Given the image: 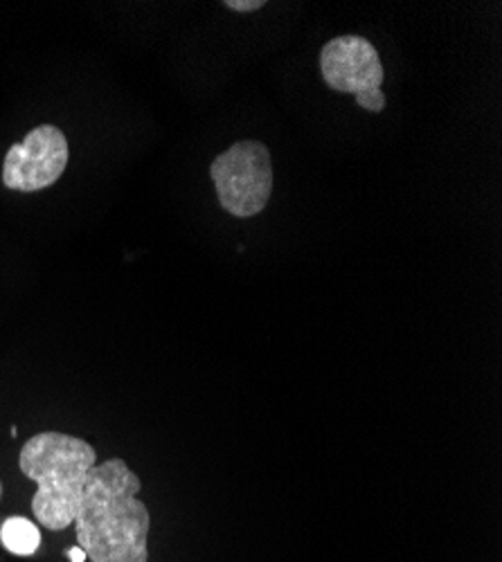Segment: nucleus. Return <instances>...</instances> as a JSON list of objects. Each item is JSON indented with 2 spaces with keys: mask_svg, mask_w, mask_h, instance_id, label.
<instances>
[{
  "mask_svg": "<svg viewBox=\"0 0 502 562\" xmlns=\"http://www.w3.org/2000/svg\"><path fill=\"white\" fill-rule=\"evenodd\" d=\"M321 72L332 90L354 95L362 111H386V68L375 43L365 36L345 34L327 41L321 50Z\"/></svg>",
  "mask_w": 502,
  "mask_h": 562,
  "instance_id": "4",
  "label": "nucleus"
},
{
  "mask_svg": "<svg viewBox=\"0 0 502 562\" xmlns=\"http://www.w3.org/2000/svg\"><path fill=\"white\" fill-rule=\"evenodd\" d=\"M0 493H3V488H0Z\"/></svg>",
  "mask_w": 502,
  "mask_h": 562,
  "instance_id": "9",
  "label": "nucleus"
},
{
  "mask_svg": "<svg viewBox=\"0 0 502 562\" xmlns=\"http://www.w3.org/2000/svg\"><path fill=\"white\" fill-rule=\"evenodd\" d=\"M141 488V477L120 457L90 468L72 522L90 562H149L152 515L138 499Z\"/></svg>",
  "mask_w": 502,
  "mask_h": 562,
  "instance_id": "1",
  "label": "nucleus"
},
{
  "mask_svg": "<svg viewBox=\"0 0 502 562\" xmlns=\"http://www.w3.org/2000/svg\"><path fill=\"white\" fill-rule=\"evenodd\" d=\"M70 149L64 131L55 124H41L5 154L3 184L21 194L48 190L64 176Z\"/></svg>",
  "mask_w": 502,
  "mask_h": 562,
  "instance_id": "5",
  "label": "nucleus"
},
{
  "mask_svg": "<svg viewBox=\"0 0 502 562\" xmlns=\"http://www.w3.org/2000/svg\"><path fill=\"white\" fill-rule=\"evenodd\" d=\"M0 542L14 555H32L41 547V531L32 520L14 515L0 527Z\"/></svg>",
  "mask_w": 502,
  "mask_h": 562,
  "instance_id": "6",
  "label": "nucleus"
},
{
  "mask_svg": "<svg viewBox=\"0 0 502 562\" xmlns=\"http://www.w3.org/2000/svg\"><path fill=\"white\" fill-rule=\"evenodd\" d=\"M98 454L88 441L64 435L41 432L25 441L19 454L21 473L36 484L32 515L48 531H66Z\"/></svg>",
  "mask_w": 502,
  "mask_h": 562,
  "instance_id": "2",
  "label": "nucleus"
},
{
  "mask_svg": "<svg viewBox=\"0 0 502 562\" xmlns=\"http://www.w3.org/2000/svg\"><path fill=\"white\" fill-rule=\"evenodd\" d=\"M223 8L239 14H250L266 8V0H223Z\"/></svg>",
  "mask_w": 502,
  "mask_h": 562,
  "instance_id": "7",
  "label": "nucleus"
},
{
  "mask_svg": "<svg viewBox=\"0 0 502 562\" xmlns=\"http://www.w3.org/2000/svg\"><path fill=\"white\" fill-rule=\"evenodd\" d=\"M219 205L237 218L261 214L272 196V160L259 139H242L210 165Z\"/></svg>",
  "mask_w": 502,
  "mask_h": 562,
  "instance_id": "3",
  "label": "nucleus"
},
{
  "mask_svg": "<svg viewBox=\"0 0 502 562\" xmlns=\"http://www.w3.org/2000/svg\"><path fill=\"white\" fill-rule=\"evenodd\" d=\"M66 555H68L72 562H86V560H88V558H86V553H83V549H79V547L68 549V551H66Z\"/></svg>",
  "mask_w": 502,
  "mask_h": 562,
  "instance_id": "8",
  "label": "nucleus"
}]
</instances>
